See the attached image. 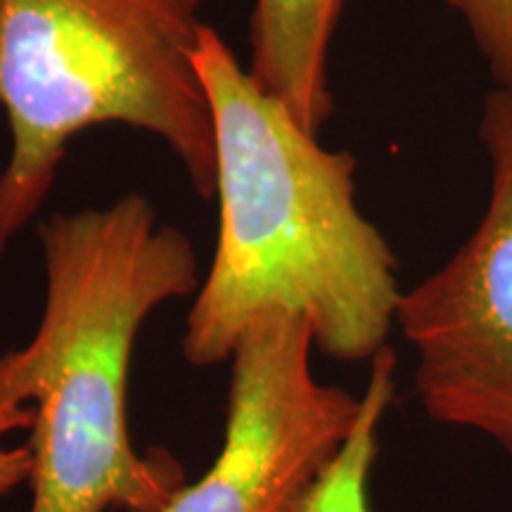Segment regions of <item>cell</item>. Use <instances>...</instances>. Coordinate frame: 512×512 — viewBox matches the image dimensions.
Returning a JSON list of instances; mask_svg holds the SVG:
<instances>
[{
  "label": "cell",
  "instance_id": "cell-1",
  "mask_svg": "<svg viewBox=\"0 0 512 512\" xmlns=\"http://www.w3.org/2000/svg\"><path fill=\"white\" fill-rule=\"evenodd\" d=\"M214 126L219 235L181 349L197 368L230 361L261 313L304 318L344 363L387 347L401 299L399 259L356 200V159L320 145L256 86L219 31L197 50Z\"/></svg>",
  "mask_w": 512,
  "mask_h": 512
},
{
  "label": "cell",
  "instance_id": "cell-2",
  "mask_svg": "<svg viewBox=\"0 0 512 512\" xmlns=\"http://www.w3.org/2000/svg\"><path fill=\"white\" fill-rule=\"evenodd\" d=\"M38 242L41 320L0 354V408H34L29 512H162L185 470L133 444L128 373L147 318L200 287L195 247L138 192L50 216Z\"/></svg>",
  "mask_w": 512,
  "mask_h": 512
},
{
  "label": "cell",
  "instance_id": "cell-3",
  "mask_svg": "<svg viewBox=\"0 0 512 512\" xmlns=\"http://www.w3.org/2000/svg\"><path fill=\"white\" fill-rule=\"evenodd\" d=\"M202 0H0V259L53 190L81 133H150L214 197V126L197 50Z\"/></svg>",
  "mask_w": 512,
  "mask_h": 512
},
{
  "label": "cell",
  "instance_id": "cell-4",
  "mask_svg": "<svg viewBox=\"0 0 512 512\" xmlns=\"http://www.w3.org/2000/svg\"><path fill=\"white\" fill-rule=\"evenodd\" d=\"M479 138L491 166L482 221L401 292L394 325L418 358L413 387L427 418L482 434L512 458V91L486 95Z\"/></svg>",
  "mask_w": 512,
  "mask_h": 512
},
{
  "label": "cell",
  "instance_id": "cell-5",
  "mask_svg": "<svg viewBox=\"0 0 512 512\" xmlns=\"http://www.w3.org/2000/svg\"><path fill=\"white\" fill-rule=\"evenodd\" d=\"M313 349L292 313H261L240 332L219 456L162 512H302L361 411V396L313 375Z\"/></svg>",
  "mask_w": 512,
  "mask_h": 512
},
{
  "label": "cell",
  "instance_id": "cell-6",
  "mask_svg": "<svg viewBox=\"0 0 512 512\" xmlns=\"http://www.w3.org/2000/svg\"><path fill=\"white\" fill-rule=\"evenodd\" d=\"M339 12L342 0H254L247 72L311 133L332 114L328 53Z\"/></svg>",
  "mask_w": 512,
  "mask_h": 512
},
{
  "label": "cell",
  "instance_id": "cell-7",
  "mask_svg": "<svg viewBox=\"0 0 512 512\" xmlns=\"http://www.w3.org/2000/svg\"><path fill=\"white\" fill-rule=\"evenodd\" d=\"M394 399L396 356L387 344L370 358V373L354 430L311 489L302 512H373L368 484L380 456V425Z\"/></svg>",
  "mask_w": 512,
  "mask_h": 512
},
{
  "label": "cell",
  "instance_id": "cell-8",
  "mask_svg": "<svg viewBox=\"0 0 512 512\" xmlns=\"http://www.w3.org/2000/svg\"><path fill=\"white\" fill-rule=\"evenodd\" d=\"M439 3L463 19L496 88L512 91V0H439Z\"/></svg>",
  "mask_w": 512,
  "mask_h": 512
},
{
  "label": "cell",
  "instance_id": "cell-9",
  "mask_svg": "<svg viewBox=\"0 0 512 512\" xmlns=\"http://www.w3.org/2000/svg\"><path fill=\"white\" fill-rule=\"evenodd\" d=\"M34 422L31 406H5L0 408V498H5L19 486L29 484L31 479V451L27 444L5 446L3 439L8 434L29 430Z\"/></svg>",
  "mask_w": 512,
  "mask_h": 512
}]
</instances>
